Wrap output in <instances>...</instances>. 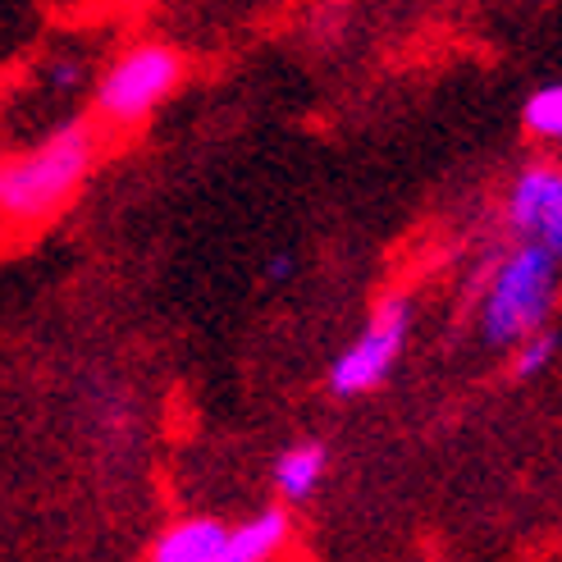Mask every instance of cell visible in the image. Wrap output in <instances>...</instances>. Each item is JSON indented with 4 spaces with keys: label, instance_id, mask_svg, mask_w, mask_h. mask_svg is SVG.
Wrapping results in <instances>:
<instances>
[{
    "label": "cell",
    "instance_id": "obj_1",
    "mask_svg": "<svg viewBox=\"0 0 562 562\" xmlns=\"http://www.w3.org/2000/svg\"><path fill=\"white\" fill-rule=\"evenodd\" d=\"M97 160V133L88 120H69L55 133H46L37 147H27L23 156H10L0 165V211H5V229L27 234L37 224L55 220L82 179L92 175Z\"/></svg>",
    "mask_w": 562,
    "mask_h": 562
},
{
    "label": "cell",
    "instance_id": "obj_2",
    "mask_svg": "<svg viewBox=\"0 0 562 562\" xmlns=\"http://www.w3.org/2000/svg\"><path fill=\"white\" fill-rule=\"evenodd\" d=\"M490 289L481 297V334L490 344H526L544 334L540 325L549 321V306L558 297V261L536 247L513 243L494 270L485 274Z\"/></svg>",
    "mask_w": 562,
    "mask_h": 562
},
{
    "label": "cell",
    "instance_id": "obj_3",
    "mask_svg": "<svg viewBox=\"0 0 562 562\" xmlns=\"http://www.w3.org/2000/svg\"><path fill=\"white\" fill-rule=\"evenodd\" d=\"M183 82V55L165 42H143L124 50L97 82V115L110 128L143 124L151 110Z\"/></svg>",
    "mask_w": 562,
    "mask_h": 562
},
{
    "label": "cell",
    "instance_id": "obj_4",
    "mask_svg": "<svg viewBox=\"0 0 562 562\" xmlns=\"http://www.w3.org/2000/svg\"><path fill=\"white\" fill-rule=\"evenodd\" d=\"M407 334H412V306H407V297L380 302L371 312V321H367V329H361L339 357H334L329 389L339 393V398H361V393L380 389L384 375L393 371V361L403 357Z\"/></svg>",
    "mask_w": 562,
    "mask_h": 562
},
{
    "label": "cell",
    "instance_id": "obj_5",
    "mask_svg": "<svg viewBox=\"0 0 562 562\" xmlns=\"http://www.w3.org/2000/svg\"><path fill=\"white\" fill-rule=\"evenodd\" d=\"M508 229L562 266V165H526L508 192Z\"/></svg>",
    "mask_w": 562,
    "mask_h": 562
},
{
    "label": "cell",
    "instance_id": "obj_6",
    "mask_svg": "<svg viewBox=\"0 0 562 562\" xmlns=\"http://www.w3.org/2000/svg\"><path fill=\"white\" fill-rule=\"evenodd\" d=\"M234 540V526L220 517H188L151 544L147 562H215Z\"/></svg>",
    "mask_w": 562,
    "mask_h": 562
},
{
    "label": "cell",
    "instance_id": "obj_7",
    "mask_svg": "<svg viewBox=\"0 0 562 562\" xmlns=\"http://www.w3.org/2000/svg\"><path fill=\"white\" fill-rule=\"evenodd\" d=\"M289 508H279V503H270V508H261L257 517H247L234 526V540L229 549H224L215 562H270L279 549H284L289 540Z\"/></svg>",
    "mask_w": 562,
    "mask_h": 562
},
{
    "label": "cell",
    "instance_id": "obj_8",
    "mask_svg": "<svg viewBox=\"0 0 562 562\" xmlns=\"http://www.w3.org/2000/svg\"><path fill=\"white\" fill-rule=\"evenodd\" d=\"M321 475H325V443L297 439L274 462V490H279V498H284V503H306L316 494Z\"/></svg>",
    "mask_w": 562,
    "mask_h": 562
},
{
    "label": "cell",
    "instance_id": "obj_9",
    "mask_svg": "<svg viewBox=\"0 0 562 562\" xmlns=\"http://www.w3.org/2000/svg\"><path fill=\"white\" fill-rule=\"evenodd\" d=\"M521 124H526V133L544 137V143H562V82H544V88L526 97Z\"/></svg>",
    "mask_w": 562,
    "mask_h": 562
},
{
    "label": "cell",
    "instance_id": "obj_10",
    "mask_svg": "<svg viewBox=\"0 0 562 562\" xmlns=\"http://www.w3.org/2000/svg\"><path fill=\"white\" fill-rule=\"evenodd\" d=\"M553 352H558V339L544 329V334H536V339H526L521 348H517V357H513V375L517 380H536L549 361H553Z\"/></svg>",
    "mask_w": 562,
    "mask_h": 562
},
{
    "label": "cell",
    "instance_id": "obj_11",
    "mask_svg": "<svg viewBox=\"0 0 562 562\" xmlns=\"http://www.w3.org/2000/svg\"><path fill=\"white\" fill-rule=\"evenodd\" d=\"M78 78H82V69H78L74 60L50 65V82H55V88H78Z\"/></svg>",
    "mask_w": 562,
    "mask_h": 562
},
{
    "label": "cell",
    "instance_id": "obj_12",
    "mask_svg": "<svg viewBox=\"0 0 562 562\" xmlns=\"http://www.w3.org/2000/svg\"><path fill=\"white\" fill-rule=\"evenodd\" d=\"M266 270H270V279H289V274H293V257H289V251H279V257H274Z\"/></svg>",
    "mask_w": 562,
    "mask_h": 562
}]
</instances>
